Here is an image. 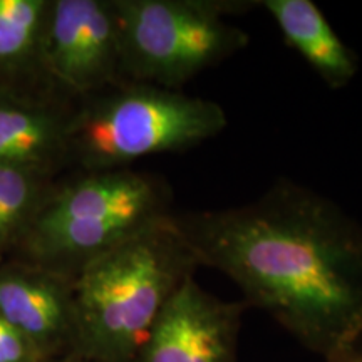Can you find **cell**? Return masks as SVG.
Listing matches in <instances>:
<instances>
[{
    "mask_svg": "<svg viewBox=\"0 0 362 362\" xmlns=\"http://www.w3.org/2000/svg\"><path fill=\"white\" fill-rule=\"evenodd\" d=\"M198 267L225 274L325 362L362 341V228L330 198L280 180L245 205L175 211Z\"/></svg>",
    "mask_w": 362,
    "mask_h": 362,
    "instance_id": "obj_1",
    "label": "cell"
},
{
    "mask_svg": "<svg viewBox=\"0 0 362 362\" xmlns=\"http://www.w3.org/2000/svg\"><path fill=\"white\" fill-rule=\"evenodd\" d=\"M197 269L175 214L90 260L72 279L74 354L94 362H136L158 317Z\"/></svg>",
    "mask_w": 362,
    "mask_h": 362,
    "instance_id": "obj_2",
    "label": "cell"
},
{
    "mask_svg": "<svg viewBox=\"0 0 362 362\" xmlns=\"http://www.w3.org/2000/svg\"><path fill=\"white\" fill-rule=\"evenodd\" d=\"M173 214L163 176L131 168L83 171L52 188L22 245L33 264L74 279L101 253Z\"/></svg>",
    "mask_w": 362,
    "mask_h": 362,
    "instance_id": "obj_3",
    "label": "cell"
},
{
    "mask_svg": "<svg viewBox=\"0 0 362 362\" xmlns=\"http://www.w3.org/2000/svg\"><path fill=\"white\" fill-rule=\"evenodd\" d=\"M226 124L225 110L211 99L123 81L76 106L69 163L83 171L128 168L141 158L200 146Z\"/></svg>",
    "mask_w": 362,
    "mask_h": 362,
    "instance_id": "obj_4",
    "label": "cell"
},
{
    "mask_svg": "<svg viewBox=\"0 0 362 362\" xmlns=\"http://www.w3.org/2000/svg\"><path fill=\"white\" fill-rule=\"evenodd\" d=\"M259 2L237 0H111L121 76L131 83L181 90L198 74L248 45L228 17Z\"/></svg>",
    "mask_w": 362,
    "mask_h": 362,
    "instance_id": "obj_5",
    "label": "cell"
},
{
    "mask_svg": "<svg viewBox=\"0 0 362 362\" xmlns=\"http://www.w3.org/2000/svg\"><path fill=\"white\" fill-rule=\"evenodd\" d=\"M40 67L66 94L79 99L123 83L111 0H51Z\"/></svg>",
    "mask_w": 362,
    "mask_h": 362,
    "instance_id": "obj_6",
    "label": "cell"
},
{
    "mask_svg": "<svg viewBox=\"0 0 362 362\" xmlns=\"http://www.w3.org/2000/svg\"><path fill=\"white\" fill-rule=\"evenodd\" d=\"M245 302L215 297L188 277L149 330L136 362H237Z\"/></svg>",
    "mask_w": 362,
    "mask_h": 362,
    "instance_id": "obj_7",
    "label": "cell"
},
{
    "mask_svg": "<svg viewBox=\"0 0 362 362\" xmlns=\"http://www.w3.org/2000/svg\"><path fill=\"white\" fill-rule=\"evenodd\" d=\"M0 315L44 362L76 352L78 322L72 279L45 267H0Z\"/></svg>",
    "mask_w": 362,
    "mask_h": 362,
    "instance_id": "obj_8",
    "label": "cell"
},
{
    "mask_svg": "<svg viewBox=\"0 0 362 362\" xmlns=\"http://www.w3.org/2000/svg\"><path fill=\"white\" fill-rule=\"evenodd\" d=\"M76 106L0 90V165L52 176L69 163Z\"/></svg>",
    "mask_w": 362,
    "mask_h": 362,
    "instance_id": "obj_9",
    "label": "cell"
},
{
    "mask_svg": "<svg viewBox=\"0 0 362 362\" xmlns=\"http://www.w3.org/2000/svg\"><path fill=\"white\" fill-rule=\"evenodd\" d=\"M282 33L285 42L300 54L330 89H342L356 78L359 59L339 37L327 17L312 0L259 2Z\"/></svg>",
    "mask_w": 362,
    "mask_h": 362,
    "instance_id": "obj_10",
    "label": "cell"
},
{
    "mask_svg": "<svg viewBox=\"0 0 362 362\" xmlns=\"http://www.w3.org/2000/svg\"><path fill=\"white\" fill-rule=\"evenodd\" d=\"M52 188L49 175L0 165V253L25 238Z\"/></svg>",
    "mask_w": 362,
    "mask_h": 362,
    "instance_id": "obj_11",
    "label": "cell"
},
{
    "mask_svg": "<svg viewBox=\"0 0 362 362\" xmlns=\"http://www.w3.org/2000/svg\"><path fill=\"white\" fill-rule=\"evenodd\" d=\"M51 0H0V72L40 67V45Z\"/></svg>",
    "mask_w": 362,
    "mask_h": 362,
    "instance_id": "obj_12",
    "label": "cell"
},
{
    "mask_svg": "<svg viewBox=\"0 0 362 362\" xmlns=\"http://www.w3.org/2000/svg\"><path fill=\"white\" fill-rule=\"evenodd\" d=\"M0 362H44L33 346L0 315Z\"/></svg>",
    "mask_w": 362,
    "mask_h": 362,
    "instance_id": "obj_13",
    "label": "cell"
},
{
    "mask_svg": "<svg viewBox=\"0 0 362 362\" xmlns=\"http://www.w3.org/2000/svg\"><path fill=\"white\" fill-rule=\"evenodd\" d=\"M47 362H94V361L86 359V357L79 356V354H69V356H64V357H57V359H52V361H47Z\"/></svg>",
    "mask_w": 362,
    "mask_h": 362,
    "instance_id": "obj_14",
    "label": "cell"
},
{
    "mask_svg": "<svg viewBox=\"0 0 362 362\" xmlns=\"http://www.w3.org/2000/svg\"><path fill=\"white\" fill-rule=\"evenodd\" d=\"M336 362H362V354L359 351H357V352H354V354L344 357V359H339Z\"/></svg>",
    "mask_w": 362,
    "mask_h": 362,
    "instance_id": "obj_15",
    "label": "cell"
}]
</instances>
